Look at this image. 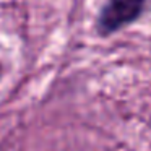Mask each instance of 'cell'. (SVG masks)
I'll list each match as a JSON object with an SVG mask.
<instances>
[{
  "label": "cell",
  "instance_id": "obj_1",
  "mask_svg": "<svg viewBox=\"0 0 151 151\" xmlns=\"http://www.w3.org/2000/svg\"><path fill=\"white\" fill-rule=\"evenodd\" d=\"M145 8V0H107L98 18V31L102 36L117 33L133 23Z\"/></svg>",
  "mask_w": 151,
  "mask_h": 151
},
{
  "label": "cell",
  "instance_id": "obj_2",
  "mask_svg": "<svg viewBox=\"0 0 151 151\" xmlns=\"http://www.w3.org/2000/svg\"><path fill=\"white\" fill-rule=\"evenodd\" d=\"M0 76H2V65H0Z\"/></svg>",
  "mask_w": 151,
  "mask_h": 151
}]
</instances>
